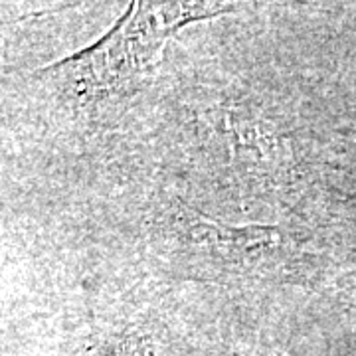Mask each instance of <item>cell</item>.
Wrapping results in <instances>:
<instances>
[{"label":"cell","instance_id":"6da1fadb","mask_svg":"<svg viewBox=\"0 0 356 356\" xmlns=\"http://www.w3.org/2000/svg\"><path fill=\"white\" fill-rule=\"evenodd\" d=\"M236 10V4L216 2H133L97 44L58 64L76 65L77 86L91 93L127 88L159 65L168 40L182 26Z\"/></svg>","mask_w":356,"mask_h":356},{"label":"cell","instance_id":"7a4b0ae2","mask_svg":"<svg viewBox=\"0 0 356 356\" xmlns=\"http://www.w3.org/2000/svg\"><path fill=\"white\" fill-rule=\"evenodd\" d=\"M188 229L192 238L198 242L208 243L218 252L224 254H261L275 250L283 243V236L277 226H264V224H245V226H232L222 224L214 218L204 216L186 208Z\"/></svg>","mask_w":356,"mask_h":356},{"label":"cell","instance_id":"3957f363","mask_svg":"<svg viewBox=\"0 0 356 356\" xmlns=\"http://www.w3.org/2000/svg\"><path fill=\"white\" fill-rule=\"evenodd\" d=\"M121 356H161V350L151 337L133 334L121 346Z\"/></svg>","mask_w":356,"mask_h":356}]
</instances>
